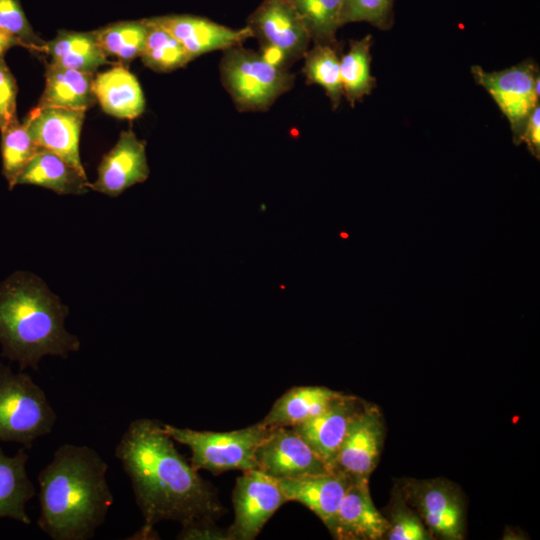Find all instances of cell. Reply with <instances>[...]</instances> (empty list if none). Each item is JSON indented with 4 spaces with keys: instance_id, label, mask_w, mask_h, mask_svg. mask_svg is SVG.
Here are the masks:
<instances>
[{
    "instance_id": "cell-2",
    "label": "cell",
    "mask_w": 540,
    "mask_h": 540,
    "mask_svg": "<svg viewBox=\"0 0 540 540\" xmlns=\"http://www.w3.org/2000/svg\"><path fill=\"white\" fill-rule=\"evenodd\" d=\"M108 464L93 448L65 443L39 472V529L53 540H88L105 522L114 497Z\"/></svg>"
},
{
    "instance_id": "cell-32",
    "label": "cell",
    "mask_w": 540,
    "mask_h": 540,
    "mask_svg": "<svg viewBox=\"0 0 540 540\" xmlns=\"http://www.w3.org/2000/svg\"><path fill=\"white\" fill-rule=\"evenodd\" d=\"M0 28L15 38L21 47L44 53L46 42L33 31L19 0H0Z\"/></svg>"
},
{
    "instance_id": "cell-24",
    "label": "cell",
    "mask_w": 540,
    "mask_h": 540,
    "mask_svg": "<svg viewBox=\"0 0 540 540\" xmlns=\"http://www.w3.org/2000/svg\"><path fill=\"white\" fill-rule=\"evenodd\" d=\"M44 52L50 56L51 63L86 73L93 74L100 66L111 64L93 32L61 30L45 43Z\"/></svg>"
},
{
    "instance_id": "cell-25",
    "label": "cell",
    "mask_w": 540,
    "mask_h": 540,
    "mask_svg": "<svg viewBox=\"0 0 540 540\" xmlns=\"http://www.w3.org/2000/svg\"><path fill=\"white\" fill-rule=\"evenodd\" d=\"M371 45V35L353 40L348 52L340 59L343 95L351 106L370 94L376 84L370 71Z\"/></svg>"
},
{
    "instance_id": "cell-31",
    "label": "cell",
    "mask_w": 540,
    "mask_h": 540,
    "mask_svg": "<svg viewBox=\"0 0 540 540\" xmlns=\"http://www.w3.org/2000/svg\"><path fill=\"white\" fill-rule=\"evenodd\" d=\"M390 508L389 530L386 538L389 540H428L433 535L427 529L417 512L410 507L400 490L394 493Z\"/></svg>"
},
{
    "instance_id": "cell-15",
    "label": "cell",
    "mask_w": 540,
    "mask_h": 540,
    "mask_svg": "<svg viewBox=\"0 0 540 540\" xmlns=\"http://www.w3.org/2000/svg\"><path fill=\"white\" fill-rule=\"evenodd\" d=\"M335 539L379 540L386 538L389 523L373 504L369 478L355 477L339 505L331 527Z\"/></svg>"
},
{
    "instance_id": "cell-29",
    "label": "cell",
    "mask_w": 540,
    "mask_h": 540,
    "mask_svg": "<svg viewBox=\"0 0 540 540\" xmlns=\"http://www.w3.org/2000/svg\"><path fill=\"white\" fill-rule=\"evenodd\" d=\"M1 132L2 174L12 190L30 160L40 151L24 122L16 120Z\"/></svg>"
},
{
    "instance_id": "cell-26",
    "label": "cell",
    "mask_w": 540,
    "mask_h": 540,
    "mask_svg": "<svg viewBox=\"0 0 540 540\" xmlns=\"http://www.w3.org/2000/svg\"><path fill=\"white\" fill-rule=\"evenodd\" d=\"M145 19L110 24L93 31L95 39L106 56H115L122 62L140 57L147 37Z\"/></svg>"
},
{
    "instance_id": "cell-20",
    "label": "cell",
    "mask_w": 540,
    "mask_h": 540,
    "mask_svg": "<svg viewBox=\"0 0 540 540\" xmlns=\"http://www.w3.org/2000/svg\"><path fill=\"white\" fill-rule=\"evenodd\" d=\"M28 459L23 447L10 456L0 446V518H10L25 525L31 524L26 505L36 494L27 473Z\"/></svg>"
},
{
    "instance_id": "cell-23",
    "label": "cell",
    "mask_w": 540,
    "mask_h": 540,
    "mask_svg": "<svg viewBox=\"0 0 540 540\" xmlns=\"http://www.w3.org/2000/svg\"><path fill=\"white\" fill-rule=\"evenodd\" d=\"M340 394L324 386L293 387L275 401L262 423L294 427L321 413Z\"/></svg>"
},
{
    "instance_id": "cell-37",
    "label": "cell",
    "mask_w": 540,
    "mask_h": 540,
    "mask_svg": "<svg viewBox=\"0 0 540 540\" xmlns=\"http://www.w3.org/2000/svg\"><path fill=\"white\" fill-rule=\"evenodd\" d=\"M20 46L19 42L0 28V58L12 47Z\"/></svg>"
},
{
    "instance_id": "cell-21",
    "label": "cell",
    "mask_w": 540,
    "mask_h": 540,
    "mask_svg": "<svg viewBox=\"0 0 540 540\" xmlns=\"http://www.w3.org/2000/svg\"><path fill=\"white\" fill-rule=\"evenodd\" d=\"M93 74L47 64L45 88L38 106L88 110L96 103L93 93Z\"/></svg>"
},
{
    "instance_id": "cell-17",
    "label": "cell",
    "mask_w": 540,
    "mask_h": 540,
    "mask_svg": "<svg viewBox=\"0 0 540 540\" xmlns=\"http://www.w3.org/2000/svg\"><path fill=\"white\" fill-rule=\"evenodd\" d=\"M150 20L174 36L194 59L202 54L216 50L241 46L252 36L246 26L233 29L209 19L191 15H168Z\"/></svg>"
},
{
    "instance_id": "cell-34",
    "label": "cell",
    "mask_w": 540,
    "mask_h": 540,
    "mask_svg": "<svg viewBox=\"0 0 540 540\" xmlns=\"http://www.w3.org/2000/svg\"><path fill=\"white\" fill-rule=\"evenodd\" d=\"M17 84L4 57L0 58V131L18 120L16 114Z\"/></svg>"
},
{
    "instance_id": "cell-16",
    "label": "cell",
    "mask_w": 540,
    "mask_h": 540,
    "mask_svg": "<svg viewBox=\"0 0 540 540\" xmlns=\"http://www.w3.org/2000/svg\"><path fill=\"white\" fill-rule=\"evenodd\" d=\"M365 401L341 393L318 415L293 428L331 468L353 417Z\"/></svg>"
},
{
    "instance_id": "cell-22",
    "label": "cell",
    "mask_w": 540,
    "mask_h": 540,
    "mask_svg": "<svg viewBox=\"0 0 540 540\" xmlns=\"http://www.w3.org/2000/svg\"><path fill=\"white\" fill-rule=\"evenodd\" d=\"M44 187L60 195L88 192V179L58 155L45 150L30 160L18 178L17 185Z\"/></svg>"
},
{
    "instance_id": "cell-3",
    "label": "cell",
    "mask_w": 540,
    "mask_h": 540,
    "mask_svg": "<svg viewBox=\"0 0 540 540\" xmlns=\"http://www.w3.org/2000/svg\"><path fill=\"white\" fill-rule=\"evenodd\" d=\"M69 308L38 276L17 271L0 282L1 356L37 371L44 356L66 359L79 338L65 328Z\"/></svg>"
},
{
    "instance_id": "cell-14",
    "label": "cell",
    "mask_w": 540,
    "mask_h": 540,
    "mask_svg": "<svg viewBox=\"0 0 540 540\" xmlns=\"http://www.w3.org/2000/svg\"><path fill=\"white\" fill-rule=\"evenodd\" d=\"M148 176L145 142L132 131H122L113 148L103 156L97 179L89 183L88 188L117 197L127 188L144 182Z\"/></svg>"
},
{
    "instance_id": "cell-9",
    "label": "cell",
    "mask_w": 540,
    "mask_h": 540,
    "mask_svg": "<svg viewBox=\"0 0 540 540\" xmlns=\"http://www.w3.org/2000/svg\"><path fill=\"white\" fill-rule=\"evenodd\" d=\"M399 490L432 535L446 540L464 538V499L452 482L440 478L409 479Z\"/></svg>"
},
{
    "instance_id": "cell-1",
    "label": "cell",
    "mask_w": 540,
    "mask_h": 540,
    "mask_svg": "<svg viewBox=\"0 0 540 540\" xmlns=\"http://www.w3.org/2000/svg\"><path fill=\"white\" fill-rule=\"evenodd\" d=\"M144 519L138 538L148 539L161 521L181 526L215 522L224 513L214 488L176 449L163 423L130 422L115 447Z\"/></svg>"
},
{
    "instance_id": "cell-6",
    "label": "cell",
    "mask_w": 540,
    "mask_h": 540,
    "mask_svg": "<svg viewBox=\"0 0 540 540\" xmlns=\"http://www.w3.org/2000/svg\"><path fill=\"white\" fill-rule=\"evenodd\" d=\"M166 433L192 453L191 465L198 471L223 473L256 468L255 450L272 427L262 421L249 427L227 431H198L163 423Z\"/></svg>"
},
{
    "instance_id": "cell-18",
    "label": "cell",
    "mask_w": 540,
    "mask_h": 540,
    "mask_svg": "<svg viewBox=\"0 0 540 540\" xmlns=\"http://www.w3.org/2000/svg\"><path fill=\"white\" fill-rule=\"evenodd\" d=\"M354 478L344 471L334 469L325 473L281 479L278 483L288 502L303 504L329 529Z\"/></svg>"
},
{
    "instance_id": "cell-28",
    "label": "cell",
    "mask_w": 540,
    "mask_h": 540,
    "mask_svg": "<svg viewBox=\"0 0 540 540\" xmlns=\"http://www.w3.org/2000/svg\"><path fill=\"white\" fill-rule=\"evenodd\" d=\"M146 42L140 58L144 65L157 72H171L187 65L193 58L168 31L145 19Z\"/></svg>"
},
{
    "instance_id": "cell-27",
    "label": "cell",
    "mask_w": 540,
    "mask_h": 540,
    "mask_svg": "<svg viewBox=\"0 0 540 540\" xmlns=\"http://www.w3.org/2000/svg\"><path fill=\"white\" fill-rule=\"evenodd\" d=\"M303 73L307 83L317 84L324 88L336 109L343 96L340 76V58L336 45L315 44L304 56Z\"/></svg>"
},
{
    "instance_id": "cell-8",
    "label": "cell",
    "mask_w": 540,
    "mask_h": 540,
    "mask_svg": "<svg viewBox=\"0 0 540 540\" xmlns=\"http://www.w3.org/2000/svg\"><path fill=\"white\" fill-rule=\"evenodd\" d=\"M471 73L493 98L509 121L513 140L521 143L527 121L539 104L540 76L536 65L524 61L510 68L487 72L480 66H472Z\"/></svg>"
},
{
    "instance_id": "cell-36",
    "label": "cell",
    "mask_w": 540,
    "mask_h": 540,
    "mask_svg": "<svg viewBox=\"0 0 540 540\" xmlns=\"http://www.w3.org/2000/svg\"><path fill=\"white\" fill-rule=\"evenodd\" d=\"M526 142L531 152L539 157L540 151V105L538 104L532 111L525 129L523 131L521 142Z\"/></svg>"
},
{
    "instance_id": "cell-30",
    "label": "cell",
    "mask_w": 540,
    "mask_h": 540,
    "mask_svg": "<svg viewBox=\"0 0 540 540\" xmlns=\"http://www.w3.org/2000/svg\"><path fill=\"white\" fill-rule=\"evenodd\" d=\"M315 44L337 45L343 0H291Z\"/></svg>"
},
{
    "instance_id": "cell-33",
    "label": "cell",
    "mask_w": 540,
    "mask_h": 540,
    "mask_svg": "<svg viewBox=\"0 0 540 540\" xmlns=\"http://www.w3.org/2000/svg\"><path fill=\"white\" fill-rule=\"evenodd\" d=\"M392 0H343L341 25L349 22H369L386 29L390 22Z\"/></svg>"
},
{
    "instance_id": "cell-4",
    "label": "cell",
    "mask_w": 540,
    "mask_h": 540,
    "mask_svg": "<svg viewBox=\"0 0 540 540\" xmlns=\"http://www.w3.org/2000/svg\"><path fill=\"white\" fill-rule=\"evenodd\" d=\"M57 414L45 391L27 373H15L0 362V442L32 448L50 434Z\"/></svg>"
},
{
    "instance_id": "cell-10",
    "label": "cell",
    "mask_w": 540,
    "mask_h": 540,
    "mask_svg": "<svg viewBox=\"0 0 540 540\" xmlns=\"http://www.w3.org/2000/svg\"><path fill=\"white\" fill-rule=\"evenodd\" d=\"M234 521L227 529L231 540H253L266 522L288 502L278 480L253 468L243 471L232 494Z\"/></svg>"
},
{
    "instance_id": "cell-13",
    "label": "cell",
    "mask_w": 540,
    "mask_h": 540,
    "mask_svg": "<svg viewBox=\"0 0 540 540\" xmlns=\"http://www.w3.org/2000/svg\"><path fill=\"white\" fill-rule=\"evenodd\" d=\"M385 435L384 419L376 405L365 403L351 420L339 448L335 469L369 478L378 464Z\"/></svg>"
},
{
    "instance_id": "cell-5",
    "label": "cell",
    "mask_w": 540,
    "mask_h": 540,
    "mask_svg": "<svg viewBox=\"0 0 540 540\" xmlns=\"http://www.w3.org/2000/svg\"><path fill=\"white\" fill-rule=\"evenodd\" d=\"M221 80L240 111H264L289 91L295 76L261 53L241 46L224 51Z\"/></svg>"
},
{
    "instance_id": "cell-35",
    "label": "cell",
    "mask_w": 540,
    "mask_h": 540,
    "mask_svg": "<svg viewBox=\"0 0 540 540\" xmlns=\"http://www.w3.org/2000/svg\"><path fill=\"white\" fill-rule=\"evenodd\" d=\"M180 540H231L228 530H222L215 522H204L182 526L177 535Z\"/></svg>"
},
{
    "instance_id": "cell-7",
    "label": "cell",
    "mask_w": 540,
    "mask_h": 540,
    "mask_svg": "<svg viewBox=\"0 0 540 540\" xmlns=\"http://www.w3.org/2000/svg\"><path fill=\"white\" fill-rule=\"evenodd\" d=\"M247 27L259 40L261 54L284 68L308 51L311 37L291 0H262Z\"/></svg>"
},
{
    "instance_id": "cell-12",
    "label": "cell",
    "mask_w": 540,
    "mask_h": 540,
    "mask_svg": "<svg viewBox=\"0 0 540 540\" xmlns=\"http://www.w3.org/2000/svg\"><path fill=\"white\" fill-rule=\"evenodd\" d=\"M85 112L37 105L23 121L41 149L58 155L83 175L86 173L80 159L79 141Z\"/></svg>"
},
{
    "instance_id": "cell-19",
    "label": "cell",
    "mask_w": 540,
    "mask_h": 540,
    "mask_svg": "<svg viewBox=\"0 0 540 540\" xmlns=\"http://www.w3.org/2000/svg\"><path fill=\"white\" fill-rule=\"evenodd\" d=\"M93 93L103 111L120 119H135L145 110V98L135 75L122 65L97 74Z\"/></svg>"
},
{
    "instance_id": "cell-11",
    "label": "cell",
    "mask_w": 540,
    "mask_h": 540,
    "mask_svg": "<svg viewBox=\"0 0 540 540\" xmlns=\"http://www.w3.org/2000/svg\"><path fill=\"white\" fill-rule=\"evenodd\" d=\"M255 462L277 480L334 470L291 427H272L255 450Z\"/></svg>"
}]
</instances>
